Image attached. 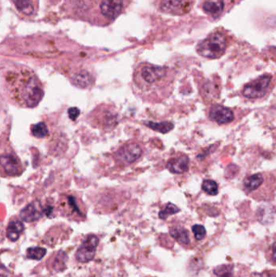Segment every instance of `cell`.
<instances>
[{"mask_svg":"<svg viewBox=\"0 0 276 277\" xmlns=\"http://www.w3.org/2000/svg\"><path fill=\"white\" fill-rule=\"evenodd\" d=\"M174 82L173 70L148 62L139 64L133 75V87L142 98L159 102L167 98Z\"/></svg>","mask_w":276,"mask_h":277,"instance_id":"obj_1","label":"cell"},{"mask_svg":"<svg viewBox=\"0 0 276 277\" xmlns=\"http://www.w3.org/2000/svg\"><path fill=\"white\" fill-rule=\"evenodd\" d=\"M132 0H74L75 14L92 23L106 26L126 12Z\"/></svg>","mask_w":276,"mask_h":277,"instance_id":"obj_2","label":"cell"},{"mask_svg":"<svg viewBox=\"0 0 276 277\" xmlns=\"http://www.w3.org/2000/svg\"><path fill=\"white\" fill-rule=\"evenodd\" d=\"M229 44L227 32L216 30L198 43L196 52L204 58L217 60L225 54Z\"/></svg>","mask_w":276,"mask_h":277,"instance_id":"obj_3","label":"cell"},{"mask_svg":"<svg viewBox=\"0 0 276 277\" xmlns=\"http://www.w3.org/2000/svg\"><path fill=\"white\" fill-rule=\"evenodd\" d=\"M18 84V98L28 107H34L42 99L44 91L34 76H27Z\"/></svg>","mask_w":276,"mask_h":277,"instance_id":"obj_4","label":"cell"},{"mask_svg":"<svg viewBox=\"0 0 276 277\" xmlns=\"http://www.w3.org/2000/svg\"><path fill=\"white\" fill-rule=\"evenodd\" d=\"M196 0H153L156 10L170 16H185L191 12Z\"/></svg>","mask_w":276,"mask_h":277,"instance_id":"obj_5","label":"cell"},{"mask_svg":"<svg viewBox=\"0 0 276 277\" xmlns=\"http://www.w3.org/2000/svg\"><path fill=\"white\" fill-rule=\"evenodd\" d=\"M272 81V76H261L257 79L254 80L245 84L242 88V95L246 98L251 99V100L263 98L270 90Z\"/></svg>","mask_w":276,"mask_h":277,"instance_id":"obj_6","label":"cell"},{"mask_svg":"<svg viewBox=\"0 0 276 277\" xmlns=\"http://www.w3.org/2000/svg\"><path fill=\"white\" fill-rule=\"evenodd\" d=\"M144 150L141 146L131 141L121 146L114 154V158L119 164L129 166L137 162L142 158Z\"/></svg>","mask_w":276,"mask_h":277,"instance_id":"obj_7","label":"cell"},{"mask_svg":"<svg viewBox=\"0 0 276 277\" xmlns=\"http://www.w3.org/2000/svg\"><path fill=\"white\" fill-rule=\"evenodd\" d=\"M99 239L96 235H89L84 239L75 253L76 260L80 262H88L93 260L98 246Z\"/></svg>","mask_w":276,"mask_h":277,"instance_id":"obj_8","label":"cell"},{"mask_svg":"<svg viewBox=\"0 0 276 277\" xmlns=\"http://www.w3.org/2000/svg\"><path fill=\"white\" fill-rule=\"evenodd\" d=\"M208 117L219 125H225L234 121V113L228 107L218 104H212L208 110Z\"/></svg>","mask_w":276,"mask_h":277,"instance_id":"obj_9","label":"cell"},{"mask_svg":"<svg viewBox=\"0 0 276 277\" xmlns=\"http://www.w3.org/2000/svg\"><path fill=\"white\" fill-rule=\"evenodd\" d=\"M268 179L265 174L263 173L254 174L246 177L243 181V188L246 194L255 196L259 194V190L264 188Z\"/></svg>","mask_w":276,"mask_h":277,"instance_id":"obj_10","label":"cell"},{"mask_svg":"<svg viewBox=\"0 0 276 277\" xmlns=\"http://www.w3.org/2000/svg\"><path fill=\"white\" fill-rule=\"evenodd\" d=\"M22 18H34L38 11V0H11Z\"/></svg>","mask_w":276,"mask_h":277,"instance_id":"obj_11","label":"cell"},{"mask_svg":"<svg viewBox=\"0 0 276 277\" xmlns=\"http://www.w3.org/2000/svg\"><path fill=\"white\" fill-rule=\"evenodd\" d=\"M20 162L12 155L0 156V170L7 176H16L20 174Z\"/></svg>","mask_w":276,"mask_h":277,"instance_id":"obj_12","label":"cell"},{"mask_svg":"<svg viewBox=\"0 0 276 277\" xmlns=\"http://www.w3.org/2000/svg\"><path fill=\"white\" fill-rule=\"evenodd\" d=\"M190 160L186 154H178L170 158L166 163L168 170L175 174H182L189 170Z\"/></svg>","mask_w":276,"mask_h":277,"instance_id":"obj_13","label":"cell"},{"mask_svg":"<svg viewBox=\"0 0 276 277\" xmlns=\"http://www.w3.org/2000/svg\"><path fill=\"white\" fill-rule=\"evenodd\" d=\"M43 214H44V209L41 206V202L34 201L27 205L24 209H22L19 214V216L24 222L32 223L42 218Z\"/></svg>","mask_w":276,"mask_h":277,"instance_id":"obj_14","label":"cell"},{"mask_svg":"<svg viewBox=\"0 0 276 277\" xmlns=\"http://www.w3.org/2000/svg\"><path fill=\"white\" fill-rule=\"evenodd\" d=\"M170 235L173 238L175 239L176 241L178 242L179 244L184 246H191V237L188 230L184 228L183 226H173L170 228Z\"/></svg>","mask_w":276,"mask_h":277,"instance_id":"obj_15","label":"cell"},{"mask_svg":"<svg viewBox=\"0 0 276 277\" xmlns=\"http://www.w3.org/2000/svg\"><path fill=\"white\" fill-rule=\"evenodd\" d=\"M24 230V226L20 220H11L6 228V237L11 242L17 241L19 236Z\"/></svg>","mask_w":276,"mask_h":277,"instance_id":"obj_16","label":"cell"},{"mask_svg":"<svg viewBox=\"0 0 276 277\" xmlns=\"http://www.w3.org/2000/svg\"><path fill=\"white\" fill-rule=\"evenodd\" d=\"M146 126L151 128L152 130L158 132L168 133L170 130H173L174 128V124L169 122H155L152 121L145 122Z\"/></svg>","mask_w":276,"mask_h":277,"instance_id":"obj_17","label":"cell"},{"mask_svg":"<svg viewBox=\"0 0 276 277\" xmlns=\"http://www.w3.org/2000/svg\"><path fill=\"white\" fill-rule=\"evenodd\" d=\"M92 78L90 74L86 72H79L77 75H75L74 78V82L76 86L81 88H88V86H92Z\"/></svg>","mask_w":276,"mask_h":277,"instance_id":"obj_18","label":"cell"},{"mask_svg":"<svg viewBox=\"0 0 276 277\" xmlns=\"http://www.w3.org/2000/svg\"><path fill=\"white\" fill-rule=\"evenodd\" d=\"M202 189L205 193L209 194V196H216L218 194L219 188L218 184H216V182L213 180H204L202 184Z\"/></svg>","mask_w":276,"mask_h":277,"instance_id":"obj_19","label":"cell"},{"mask_svg":"<svg viewBox=\"0 0 276 277\" xmlns=\"http://www.w3.org/2000/svg\"><path fill=\"white\" fill-rule=\"evenodd\" d=\"M46 254V250L40 246L29 248L27 250V257L30 260H41Z\"/></svg>","mask_w":276,"mask_h":277,"instance_id":"obj_20","label":"cell"},{"mask_svg":"<svg viewBox=\"0 0 276 277\" xmlns=\"http://www.w3.org/2000/svg\"><path fill=\"white\" fill-rule=\"evenodd\" d=\"M31 132H32L33 136L36 138H42L46 136V134H48L47 126L45 125V122H39L32 126Z\"/></svg>","mask_w":276,"mask_h":277,"instance_id":"obj_21","label":"cell"},{"mask_svg":"<svg viewBox=\"0 0 276 277\" xmlns=\"http://www.w3.org/2000/svg\"><path fill=\"white\" fill-rule=\"evenodd\" d=\"M180 211V209L178 208L175 204L169 202L165 205V207L159 212V218L161 220H166L170 215L178 214V212Z\"/></svg>","mask_w":276,"mask_h":277,"instance_id":"obj_22","label":"cell"},{"mask_svg":"<svg viewBox=\"0 0 276 277\" xmlns=\"http://www.w3.org/2000/svg\"><path fill=\"white\" fill-rule=\"evenodd\" d=\"M234 273V268L232 265L225 264L216 266L214 274L217 277H232Z\"/></svg>","mask_w":276,"mask_h":277,"instance_id":"obj_23","label":"cell"},{"mask_svg":"<svg viewBox=\"0 0 276 277\" xmlns=\"http://www.w3.org/2000/svg\"><path fill=\"white\" fill-rule=\"evenodd\" d=\"M193 234L195 236V238L197 241H203L205 238L206 234H207V231H206L205 227L202 224H195L192 226Z\"/></svg>","mask_w":276,"mask_h":277,"instance_id":"obj_24","label":"cell"},{"mask_svg":"<svg viewBox=\"0 0 276 277\" xmlns=\"http://www.w3.org/2000/svg\"><path fill=\"white\" fill-rule=\"evenodd\" d=\"M66 258V256L65 253H59L54 260V268L57 271H61L62 269H64Z\"/></svg>","mask_w":276,"mask_h":277,"instance_id":"obj_25","label":"cell"},{"mask_svg":"<svg viewBox=\"0 0 276 277\" xmlns=\"http://www.w3.org/2000/svg\"><path fill=\"white\" fill-rule=\"evenodd\" d=\"M69 117L71 120H75L79 114V110L77 108H71L69 110Z\"/></svg>","mask_w":276,"mask_h":277,"instance_id":"obj_26","label":"cell"},{"mask_svg":"<svg viewBox=\"0 0 276 277\" xmlns=\"http://www.w3.org/2000/svg\"><path fill=\"white\" fill-rule=\"evenodd\" d=\"M9 275V271L6 266L0 264V277H7Z\"/></svg>","mask_w":276,"mask_h":277,"instance_id":"obj_27","label":"cell"},{"mask_svg":"<svg viewBox=\"0 0 276 277\" xmlns=\"http://www.w3.org/2000/svg\"><path fill=\"white\" fill-rule=\"evenodd\" d=\"M223 1L226 2V4H229V6H231V8L234 6V4L238 2V0H223Z\"/></svg>","mask_w":276,"mask_h":277,"instance_id":"obj_28","label":"cell"},{"mask_svg":"<svg viewBox=\"0 0 276 277\" xmlns=\"http://www.w3.org/2000/svg\"><path fill=\"white\" fill-rule=\"evenodd\" d=\"M49 1H50V2H51L52 4H57V2H58V1H59V0H49Z\"/></svg>","mask_w":276,"mask_h":277,"instance_id":"obj_29","label":"cell"}]
</instances>
